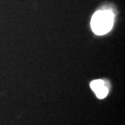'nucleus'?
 <instances>
[{
	"label": "nucleus",
	"instance_id": "obj_1",
	"mask_svg": "<svg viewBox=\"0 0 125 125\" xmlns=\"http://www.w3.org/2000/svg\"><path fill=\"white\" fill-rule=\"evenodd\" d=\"M114 16L111 10H99L94 14L90 25L97 35H104L111 31L113 25Z\"/></svg>",
	"mask_w": 125,
	"mask_h": 125
},
{
	"label": "nucleus",
	"instance_id": "obj_2",
	"mask_svg": "<svg viewBox=\"0 0 125 125\" xmlns=\"http://www.w3.org/2000/svg\"><path fill=\"white\" fill-rule=\"evenodd\" d=\"M104 85H106L105 82L102 79H97V80L93 81L90 83V88L93 90L94 92H97L98 90L102 88Z\"/></svg>",
	"mask_w": 125,
	"mask_h": 125
},
{
	"label": "nucleus",
	"instance_id": "obj_3",
	"mask_svg": "<svg viewBox=\"0 0 125 125\" xmlns=\"http://www.w3.org/2000/svg\"><path fill=\"white\" fill-rule=\"evenodd\" d=\"M108 93V89L106 85H104L102 88H100L97 92H95L97 97L99 99L105 98L107 96Z\"/></svg>",
	"mask_w": 125,
	"mask_h": 125
}]
</instances>
